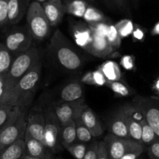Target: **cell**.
<instances>
[{"label": "cell", "mask_w": 159, "mask_h": 159, "mask_svg": "<svg viewBox=\"0 0 159 159\" xmlns=\"http://www.w3.org/2000/svg\"><path fill=\"white\" fill-rule=\"evenodd\" d=\"M41 74L42 62L40 59L6 93L0 103H8L22 109H27L30 105Z\"/></svg>", "instance_id": "6da1fadb"}, {"label": "cell", "mask_w": 159, "mask_h": 159, "mask_svg": "<svg viewBox=\"0 0 159 159\" xmlns=\"http://www.w3.org/2000/svg\"><path fill=\"white\" fill-rule=\"evenodd\" d=\"M43 114L45 125L43 142L51 152H57L60 150V134L61 126L52 109H48Z\"/></svg>", "instance_id": "52a82bcc"}, {"label": "cell", "mask_w": 159, "mask_h": 159, "mask_svg": "<svg viewBox=\"0 0 159 159\" xmlns=\"http://www.w3.org/2000/svg\"><path fill=\"white\" fill-rule=\"evenodd\" d=\"M90 1H93V0H90Z\"/></svg>", "instance_id": "db71d44e"}, {"label": "cell", "mask_w": 159, "mask_h": 159, "mask_svg": "<svg viewBox=\"0 0 159 159\" xmlns=\"http://www.w3.org/2000/svg\"><path fill=\"white\" fill-rule=\"evenodd\" d=\"M97 159H110L107 146L103 141H99V148H98V157Z\"/></svg>", "instance_id": "ab89813d"}, {"label": "cell", "mask_w": 159, "mask_h": 159, "mask_svg": "<svg viewBox=\"0 0 159 159\" xmlns=\"http://www.w3.org/2000/svg\"><path fill=\"white\" fill-rule=\"evenodd\" d=\"M33 38L27 26H17L6 34L3 43L8 51L12 54H19L32 47Z\"/></svg>", "instance_id": "5b68a950"}, {"label": "cell", "mask_w": 159, "mask_h": 159, "mask_svg": "<svg viewBox=\"0 0 159 159\" xmlns=\"http://www.w3.org/2000/svg\"><path fill=\"white\" fill-rule=\"evenodd\" d=\"M86 105L83 98L72 101V102H63L54 109V113L58 119L61 126H63L71 120L79 116L82 109Z\"/></svg>", "instance_id": "8fae6325"}, {"label": "cell", "mask_w": 159, "mask_h": 159, "mask_svg": "<svg viewBox=\"0 0 159 159\" xmlns=\"http://www.w3.org/2000/svg\"><path fill=\"white\" fill-rule=\"evenodd\" d=\"M77 141L76 126L75 120H71L65 125L61 126L60 134L61 144L65 148Z\"/></svg>", "instance_id": "603a6c76"}, {"label": "cell", "mask_w": 159, "mask_h": 159, "mask_svg": "<svg viewBox=\"0 0 159 159\" xmlns=\"http://www.w3.org/2000/svg\"><path fill=\"white\" fill-rule=\"evenodd\" d=\"M87 148H88V144L86 143L76 141L71 145L68 146L65 149L75 159H83Z\"/></svg>", "instance_id": "4dcf8cb0"}, {"label": "cell", "mask_w": 159, "mask_h": 159, "mask_svg": "<svg viewBox=\"0 0 159 159\" xmlns=\"http://www.w3.org/2000/svg\"><path fill=\"white\" fill-rule=\"evenodd\" d=\"M6 72L0 74V89L6 87Z\"/></svg>", "instance_id": "f6af8a7d"}, {"label": "cell", "mask_w": 159, "mask_h": 159, "mask_svg": "<svg viewBox=\"0 0 159 159\" xmlns=\"http://www.w3.org/2000/svg\"><path fill=\"white\" fill-rule=\"evenodd\" d=\"M148 152L150 159H159V139L148 146Z\"/></svg>", "instance_id": "74e56055"}, {"label": "cell", "mask_w": 159, "mask_h": 159, "mask_svg": "<svg viewBox=\"0 0 159 159\" xmlns=\"http://www.w3.org/2000/svg\"><path fill=\"white\" fill-rule=\"evenodd\" d=\"M8 4L7 0H0V29L7 26Z\"/></svg>", "instance_id": "e575fe53"}, {"label": "cell", "mask_w": 159, "mask_h": 159, "mask_svg": "<svg viewBox=\"0 0 159 159\" xmlns=\"http://www.w3.org/2000/svg\"><path fill=\"white\" fill-rule=\"evenodd\" d=\"M26 26L34 40H43L50 35L51 26L40 2L31 1L26 11Z\"/></svg>", "instance_id": "277c9868"}, {"label": "cell", "mask_w": 159, "mask_h": 159, "mask_svg": "<svg viewBox=\"0 0 159 159\" xmlns=\"http://www.w3.org/2000/svg\"><path fill=\"white\" fill-rule=\"evenodd\" d=\"M120 110L127 123L130 138L141 144V123L145 119L143 113L134 104L124 106Z\"/></svg>", "instance_id": "30bf717a"}, {"label": "cell", "mask_w": 159, "mask_h": 159, "mask_svg": "<svg viewBox=\"0 0 159 159\" xmlns=\"http://www.w3.org/2000/svg\"><path fill=\"white\" fill-rule=\"evenodd\" d=\"M83 89L79 82H74L68 84L61 92V99L63 102H72L82 98Z\"/></svg>", "instance_id": "7402d4cb"}, {"label": "cell", "mask_w": 159, "mask_h": 159, "mask_svg": "<svg viewBox=\"0 0 159 159\" xmlns=\"http://www.w3.org/2000/svg\"><path fill=\"white\" fill-rule=\"evenodd\" d=\"M80 119L84 125L89 129L93 138H99L103 134L104 130L94 112L85 105L80 113Z\"/></svg>", "instance_id": "9a60e30c"}, {"label": "cell", "mask_w": 159, "mask_h": 159, "mask_svg": "<svg viewBox=\"0 0 159 159\" xmlns=\"http://www.w3.org/2000/svg\"><path fill=\"white\" fill-rule=\"evenodd\" d=\"M82 82H83V83L86 84V85H94V83H93V77H92V71L87 72L84 75L83 77L82 78Z\"/></svg>", "instance_id": "7bdbcfd3"}, {"label": "cell", "mask_w": 159, "mask_h": 159, "mask_svg": "<svg viewBox=\"0 0 159 159\" xmlns=\"http://www.w3.org/2000/svg\"><path fill=\"white\" fill-rule=\"evenodd\" d=\"M152 35H159V22L154 26L153 30L152 31Z\"/></svg>", "instance_id": "bcb514c9"}, {"label": "cell", "mask_w": 159, "mask_h": 159, "mask_svg": "<svg viewBox=\"0 0 159 159\" xmlns=\"http://www.w3.org/2000/svg\"><path fill=\"white\" fill-rule=\"evenodd\" d=\"M142 126V130H141V144L143 145L149 146L158 140L155 130H153L152 127L148 124V123L144 119L141 123Z\"/></svg>", "instance_id": "83f0119b"}, {"label": "cell", "mask_w": 159, "mask_h": 159, "mask_svg": "<svg viewBox=\"0 0 159 159\" xmlns=\"http://www.w3.org/2000/svg\"><path fill=\"white\" fill-rule=\"evenodd\" d=\"M107 85H108L109 88L117 96H130L132 93L131 90L129 87L124 85V83L120 82V81H115V82H107Z\"/></svg>", "instance_id": "1f68e13d"}, {"label": "cell", "mask_w": 159, "mask_h": 159, "mask_svg": "<svg viewBox=\"0 0 159 159\" xmlns=\"http://www.w3.org/2000/svg\"><path fill=\"white\" fill-rule=\"evenodd\" d=\"M155 88L156 89V90L159 93V79H158V80L156 82H155Z\"/></svg>", "instance_id": "c3c4849f"}, {"label": "cell", "mask_w": 159, "mask_h": 159, "mask_svg": "<svg viewBox=\"0 0 159 159\" xmlns=\"http://www.w3.org/2000/svg\"><path fill=\"white\" fill-rule=\"evenodd\" d=\"M92 34H93L92 41L87 49L85 50L87 52L93 54V56L101 57V58L107 57V56L113 53L114 50L110 46L106 37H102L93 32Z\"/></svg>", "instance_id": "2e32d148"}, {"label": "cell", "mask_w": 159, "mask_h": 159, "mask_svg": "<svg viewBox=\"0 0 159 159\" xmlns=\"http://www.w3.org/2000/svg\"><path fill=\"white\" fill-rule=\"evenodd\" d=\"M138 159H140V158H138Z\"/></svg>", "instance_id": "11a10c76"}, {"label": "cell", "mask_w": 159, "mask_h": 159, "mask_svg": "<svg viewBox=\"0 0 159 159\" xmlns=\"http://www.w3.org/2000/svg\"><path fill=\"white\" fill-rule=\"evenodd\" d=\"M133 104L141 110L159 139V99L137 97L134 99Z\"/></svg>", "instance_id": "9c48e42d"}, {"label": "cell", "mask_w": 159, "mask_h": 159, "mask_svg": "<svg viewBox=\"0 0 159 159\" xmlns=\"http://www.w3.org/2000/svg\"><path fill=\"white\" fill-rule=\"evenodd\" d=\"M40 59L38 50L34 47L13 55L10 66L6 71V94Z\"/></svg>", "instance_id": "3957f363"}, {"label": "cell", "mask_w": 159, "mask_h": 159, "mask_svg": "<svg viewBox=\"0 0 159 159\" xmlns=\"http://www.w3.org/2000/svg\"><path fill=\"white\" fill-rule=\"evenodd\" d=\"M13 55L9 52L4 45L0 42V74L6 73L9 69Z\"/></svg>", "instance_id": "f1b7e54d"}, {"label": "cell", "mask_w": 159, "mask_h": 159, "mask_svg": "<svg viewBox=\"0 0 159 159\" xmlns=\"http://www.w3.org/2000/svg\"><path fill=\"white\" fill-rule=\"evenodd\" d=\"M102 1L103 2L107 3V4H108V5H110V1H109V0H102Z\"/></svg>", "instance_id": "f907efd6"}, {"label": "cell", "mask_w": 159, "mask_h": 159, "mask_svg": "<svg viewBox=\"0 0 159 159\" xmlns=\"http://www.w3.org/2000/svg\"><path fill=\"white\" fill-rule=\"evenodd\" d=\"M92 77H93L94 85L102 86V85H105L107 82V79L99 68H98L96 71H92Z\"/></svg>", "instance_id": "8d00e7d4"}, {"label": "cell", "mask_w": 159, "mask_h": 159, "mask_svg": "<svg viewBox=\"0 0 159 159\" xmlns=\"http://www.w3.org/2000/svg\"><path fill=\"white\" fill-rule=\"evenodd\" d=\"M132 34H133L134 37L138 40H142L143 37H144V34H143V32L140 29L136 30H134Z\"/></svg>", "instance_id": "ee69618b"}, {"label": "cell", "mask_w": 159, "mask_h": 159, "mask_svg": "<svg viewBox=\"0 0 159 159\" xmlns=\"http://www.w3.org/2000/svg\"><path fill=\"white\" fill-rule=\"evenodd\" d=\"M110 5L116 6L121 10H124L127 7V0H109Z\"/></svg>", "instance_id": "b9f144b4"}, {"label": "cell", "mask_w": 159, "mask_h": 159, "mask_svg": "<svg viewBox=\"0 0 159 159\" xmlns=\"http://www.w3.org/2000/svg\"><path fill=\"white\" fill-rule=\"evenodd\" d=\"M76 126V138L77 141L82 143H89L93 140V137L89 129L85 127L80 119V115L75 118Z\"/></svg>", "instance_id": "4316f807"}, {"label": "cell", "mask_w": 159, "mask_h": 159, "mask_svg": "<svg viewBox=\"0 0 159 159\" xmlns=\"http://www.w3.org/2000/svg\"><path fill=\"white\" fill-rule=\"evenodd\" d=\"M107 41L113 50L119 49L121 45V37L120 36L116 26L113 24H109L108 32L106 36Z\"/></svg>", "instance_id": "f546056e"}, {"label": "cell", "mask_w": 159, "mask_h": 159, "mask_svg": "<svg viewBox=\"0 0 159 159\" xmlns=\"http://www.w3.org/2000/svg\"><path fill=\"white\" fill-rule=\"evenodd\" d=\"M35 1L38 2L40 3V4H42V3H43V2H46L47 0H35Z\"/></svg>", "instance_id": "681fc988"}, {"label": "cell", "mask_w": 159, "mask_h": 159, "mask_svg": "<svg viewBox=\"0 0 159 159\" xmlns=\"http://www.w3.org/2000/svg\"><path fill=\"white\" fill-rule=\"evenodd\" d=\"M103 141L107 146L110 159H119L130 151L144 148L142 144L137 142L130 138H123L108 134Z\"/></svg>", "instance_id": "ba28073f"}, {"label": "cell", "mask_w": 159, "mask_h": 159, "mask_svg": "<svg viewBox=\"0 0 159 159\" xmlns=\"http://www.w3.org/2000/svg\"><path fill=\"white\" fill-rule=\"evenodd\" d=\"M98 148H99L98 141H94L88 144V148H87L86 152H85L83 159H97Z\"/></svg>", "instance_id": "d590c367"}, {"label": "cell", "mask_w": 159, "mask_h": 159, "mask_svg": "<svg viewBox=\"0 0 159 159\" xmlns=\"http://www.w3.org/2000/svg\"><path fill=\"white\" fill-rule=\"evenodd\" d=\"M89 29L93 33H95L96 34L106 37L108 32L109 24H107L106 22H101V23H95V24L88 25Z\"/></svg>", "instance_id": "836d02e7"}, {"label": "cell", "mask_w": 159, "mask_h": 159, "mask_svg": "<svg viewBox=\"0 0 159 159\" xmlns=\"http://www.w3.org/2000/svg\"><path fill=\"white\" fill-rule=\"evenodd\" d=\"M109 130H110V134L116 137L123 138H130L127 123H126L125 119L123 116L120 110L112 117L110 122Z\"/></svg>", "instance_id": "ac0fdd59"}, {"label": "cell", "mask_w": 159, "mask_h": 159, "mask_svg": "<svg viewBox=\"0 0 159 159\" xmlns=\"http://www.w3.org/2000/svg\"><path fill=\"white\" fill-rule=\"evenodd\" d=\"M115 26H116L121 38L128 37L134 31L133 23H132L131 20H127V19L119 21L115 24Z\"/></svg>", "instance_id": "d6a6232c"}, {"label": "cell", "mask_w": 159, "mask_h": 159, "mask_svg": "<svg viewBox=\"0 0 159 159\" xmlns=\"http://www.w3.org/2000/svg\"><path fill=\"white\" fill-rule=\"evenodd\" d=\"M45 159H54V158H53V157H52V155H51V156L47 157V158H45Z\"/></svg>", "instance_id": "816d5d0a"}, {"label": "cell", "mask_w": 159, "mask_h": 159, "mask_svg": "<svg viewBox=\"0 0 159 159\" xmlns=\"http://www.w3.org/2000/svg\"><path fill=\"white\" fill-rule=\"evenodd\" d=\"M82 18L85 20V23H88V25L105 22L106 20V16H104V14L99 9H96L94 6H92L90 5H89L87 7Z\"/></svg>", "instance_id": "484cf974"}, {"label": "cell", "mask_w": 159, "mask_h": 159, "mask_svg": "<svg viewBox=\"0 0 159 159\" xmlns=\"http://www.w3.org/2000/svg\"><path fill=\"white\" fill-rule=\"evenodd\" d=\"M27 110H25L18 117L0 130V150L23 139L26 127Z\"/></svg>", "instance_id": "8992f818"}, {"label": "cell", "mask_w": 159, "mask_h": 159, "mask_svg": "<svg viewBox=\"0 0 159 159\" xmlns=\"http://www.w3.org/2000/svg\"><path fill=\"white\" fill-rule=\"evenodd\" d=\"M23 140H24L26 155L40 158H44L50 155H52L51 151L45 146L43 142L34 139L27 134L25 133Z\"/></svg>", "instance_id": "e0dca14e"}, {"label": "cell", "mask_w": 159, "mask_h": 159, "mask_svg": "<svg viewBox=\"0 0 159 159\" xmlns=\"http://www.w3.org/2000/svg\"><path fill=\"white\" fill-rule=\"evenodd\" d=\"M31 0H7V26H15L26 16Z\"/></svg>", "instance_id": "7c38bea8"}, {"label": "cell", "mask_w": 159, "mask_h": 159, "mask_svg": "<svg viewBox=\"0 0 159 159\" xmlns=\"http://www.w3.org/2000/svg\"><path fill=\"white\" fill-rule=\"evenodd\" d=\"M25 155L26 152L23 139L19 140L0 150V159H22Z\"/></svg>", "instance_id": "44dd1931"}, {"label": "cell", "mask_w": 159, "mask_h": 159, "mask_svg": "<svg viewBox=\"0 0 159 159\" xmlns=\"http://www.w3.org/2000/svg\"><path fill=\"white\" fill-rule=\"evenodd\" d=\"M51 156V155H50ZM46 158H36V157H32V156H30V155H25L23 157V158L22 159H45Z\"/></svg>", "instance_id": "7dc6e473"}, {"label": "cell", "mask_w": 159, "mask_h": 159, "mask_svg": "<svg viewBox=\"0 0 159 159\" xmlns=\"http://www.w3.org/2000/svg\"><path fill=\"white\" fill-rule=\"evenodd\" d=\"M57 159H64V158H57Z\"/></svg>", "instance_id": "f5cc1de1"}, {"label": "cell", "mask_w": 159, "mask_h": 159, "mask_svg": "<svg viewBox=\"0 0 159 159\" xmlns=\"http://www.w3.org/2000/svg\"><path fill=\"white\" fill-rule=\"evenodd\" d=\"M73 38L78 46L86 50L92 41L93 34L89 26H85V25L79 24L74 27Z\"/></svg>", "instance_id": "ffe728a7"}, {"label": "cell", "mask_w": 159, "mask_h": 159, "mask_svg": "<svg viewBox=\"0 0 159 159\" xmlns=\"http://www.w3.org/2000/svg\"><path fill=\"white\" fill-rule=\"evenodd\" d=\"M144 148H141L134 149V150L130 151V152H127L124 154L123 156H121L119 159H138L141 155V154L144 152Z\"/></svg>", "instance_id": "f35d334b"}, {"label": "cell", "mask_w": 159, "mask_h": 159, "mask_svg": "<svg viewBox=\"0 0 159 159\" xmlns=\"http://www.w3.org/2000/svg\"><path fill=\"white\" fill-rule=\"evenodd\" d=\"M25 110L8 103H0V130L16 119Z\"/></svg>", "instance_id": "d6986e66"}, {"label": "cell", "mask_w": 159, "mask_h": 159, "mask_svg": "<svg viewBox=\"0 0 159 159\" xmlns=\"http://www.w3.org/2000/svg\"><path fill=\"white\" fill-rule=\"evenodd\" d=\"M121 65L125 69L131 70L134 68V61L130 56H124L121 59Z\"/></svg>", "instance_id": "60d3db41"}, {"label": "cell", "mask_w": 159, "mask_h": 159, "mask_svg": "<svg viewBox=\"0 0 159 159\" xmlns=\"http://www.w3.org/2000/svg\"><path fill=\"white\" fill-rule=\"evenodd\" d=\"M64 4L65 12L82 18L89 4L86 0H66Z\"/></svg>", "instance_id": "cb8c5ba5"}, {"label": "cell", "mask_w": 159, "mask_h": 159, "mask_svg": "<svg viewBox=\"0 0 159 159\" xmlns=\"http://www.w3.org/2000/svg\"><path fill=\"white\" fill-rule=\"evenodd\" d=\"M48 49L51 57L64 69L75 71L82 67V60L79 53L59 30H56L53 34Z\"/></svg>", "instance_id": "7a4b0ae2"}, {"label": "cell", "mask_w": 159, "mask_h": 159, "mask_svg": "<svg viewBox=\"0 0 159 159\" xmlns=\"http://www.w3.org/2000/svg\"><path fill=\"white\" fill-rule=\"evenodd\" d=\"M41 5L51 27L57 26L65 13L61 0H47Z\"/></svg>", "instance_id": "5bb4252c"}, {"label": "cell", "mask_w": 159, "mask_h": 159, "mask_svg": "<svg viewBox=\"0 0 159 159\" xmlns=\"http://www.w3.org/2000/svg\"><path fill=\"white\" fill-rule=\"evenodd\" d=\"M44 125L45 120L43 113H31L26 117V127L25 133L34 139L43 142Z\"/></svg>", "instance_id": "4fadbf2b"}, {"label": "cell", "mask_w": 159, "mask_h": 159, "mask_svg": "<svg viewBox=\"0 0 159 159\" xmlns=\"http://www.w3.org/2000/svg\"><path fill=\"white\" fill-rule=\"evenodd\" d=\"M107 82H115L121 79V71L117 64L113 61H107L99 67Z\"/></svg>", "instance_id": "d4e9b609"}]
</instances>
